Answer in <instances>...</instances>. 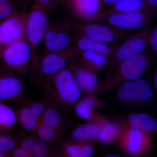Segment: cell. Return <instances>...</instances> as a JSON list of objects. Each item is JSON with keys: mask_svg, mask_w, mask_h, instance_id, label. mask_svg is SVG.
I'll use <instances>...</instances> for the list:
<instances>
[{"mask_svg": "<svg viewBox=\"0 0 157 157\" xmlns=\"http://www.w3.org/2000/svg\"><path fill=\"white\" fill-rule=\"evenodd\" d=\"M79 56L72 46L58 52H44L38 56L31 64L32 78L39 86L75 61Z\"/></svg>", "mask_w": 157, "mask_h": 157, "instance_id": "cell-1", "label": "cell"}, {"mask_svg": "<svg viewBox=\"0 0 157 157\" xmlns=\"http://www.w3.org/2000/svg\"><path fill=\"white\" fill-rule=\"evenodd\" d=\"M42 86L47 97L63 107L76 104L81 98V91L70 65L61 70Z\"/></svg>", "mask_w": 157, "mask_h": 157, "instance_id": "cell-2", "label": "cell"}, {"mask_svg": "<svg viewBox=\"0 0 157 157\" xmlns=\"http://www.w3.org/2000/svg\"><path fill=\"white\" fill-rule=\"evenodd\" d=\"M48 9L34 5L28 13L26 22V37L32 52L31 63L39 56L38 48L44 39L49 25Z\"/></svg>", "mask_w": 157, "mask_h": 157, "instance_id": "cell-3", "label": "cell"}, {"mask_svg": "<svg viewBox=\"0 0 157 157\" xmlns=\"http://www.w3.org/2000/svg\"><path fill=\"white\" fill-rule=\"evenodd\" d=\"M32 52L26 39H20L10 44L3 51L0 66L23 76L31 68Z\"/></svg>", "mask_w": 157, "mask_h": 157, "instance_id": "cell-4", "label": "cell"}, {"mask_svg": "<svg viewBox=\"0 0 157 157\" xmlns=\"http://www.w3.org/2000/svg\"><path fill=\"white\" fill-rule=\"evenodd\" d=\"M156 13L144 9L133 12L98 14L94 21L104 20L113 27L123 30H139L145 27Z\"/></svg>", "mask_w": 157, "mask_h": 157, "instance_id": "cell-5", "label": "cell"}, {"mask_svg": "<svg viewBox=\"0 0 157 157\" xmlns=\"http://www.w3.org/2000/svg\"><path fill=\"white\" fill-rule=\"evenodd\" d=\"M69 23L72 29L76 31L78 35L107 44L123 38L126 34V31L93 22L91 21L81 20Z\"/></svg>", "mask_w": 157, "mask_h": 157, "instance_id": "cell-6", "label": "cell"}, {"mask_svg": "<svg viewBox=\"0 0 157 157\" xmlns=\"http://www.w3.org/2000/svg\"><path fill=\"white\" fill-rule=\"evenodd\" d=\"M27 12L20 11L0 22V57L10 44L20 39H26V22Z\"/></svg>", "mask_w": 157, "mask_h": 157, "instance_id": "cell-7", "label": "cell"}, {"mask_svg": "<svg viewBox=\"0 0 157 157\" xmlns=\"http://www.w3.org/2000/svg\"><path fill=\"white\" fill-rule=\"evenodd\" d=\"M149 63L148 55L144 52L121 62L109 83L115 84L121 81L140 79L147 70Z\"/></svg>", "mask_w": 157, "mask_h": 157, "instance_id": "cell-8", "label": "cell"}, {"mask_svg": "<svg viewBox=\"0 0 157 157\" xmlns=\"http://www.w3.org/2000/svg\"><path fill=\"white\" fill-rule=\"evenodd\" d=\"M23 76L0 66V101L20 104L25 97Z\"/></svg>", "mask_w": 157, "mask_h": 157, "instance_id": "cell-9", "label": "cell"}, {"mask_svg": "<svg viewBox=\"0 0 157 157\" xmlns=\"http://www.w3.org/2000/svg\"><path fill=\"white\" fill-rule=\"evenodd\" d=\"M152 29L144 27L132 34L122 44L116 48L113 55V65L144 52L148 44L149 38Z\"/></svg>", "mask_w": 157, "mask_h": 157, "instance_id": "cell-10", "label": "cell"}, {"mask_svg": "<svg viewBox=\"0 0 157 157\" xmlns=\"http://www.w3.org/2000/svg\"><path fill=\"white\" fill-rule=\"evenodd\" d=\"M72 29L69 22H55L48 25L44 38V52L67 50L73 44Z\"/></svg>", "mask_w": 157, "mask_h": 157, "instance_id": "cell-11", "label": "cell"}, {"mask_svg": "<svg viewBox=\"0 0 157 157\" xmlns=\"http://www.w3.org/2000/svg\"><path fill=\"white\" fill-rule=\"evenodd\" d=\"M119 98L127 102L150 100L153 95L152 90L148 82L143 79L126 81L119 89Z\"/></svg>", "mask_w": 157, "mask_h": 157, "instance_id": "cell-12", "label": "cell"}, {"mask_svg": "<svg viewBox=\"0 0 157 157\" xmlns=\"http://www.w3.org/2000/svg\"><path fill=\"white\" fill-rule=\"evenodd\" d=\"M18 145L29 152L32 157H59L56 149L53 148L34 134L23 131L16 133Z\"/></svg>", "mask_w": 157, "mask_h": 157, "instance_id": "cell-13", "label": "cell"}, {"mask_svg": "<svg viewBox=\"0 0 157 157\" xmlns=\"http://www.w3.org/2000/svg\"><path fill=\"white\" fill-rule=\"evenodd\" d=\"M74 77L80 90L85 93L93 92L98 84V78L94 71L74 61L70 64Z\"/></svg>", "mask_w": 157, "mask_h": 157, "instance_id": "cell-14", "label": "cell"}, {"mask_svg": "<svg viewBox=\"0 0 157 157\" xmlns=\"http://www.w3.org/2000/svg\"><path fill=\"white\" fill-rule=\"evenodd\" d=\"M101 4L100 0H71L68 4L76 17L93 21L100 12Z\"/></svg>", "mask_w": 157, "mask_h": 157, "instance_id": "cell-15", "label": "cell"}, {"mask_svg": "<svg viewBox=\"0 0 157 157\" xmlns=\"http://www.w3.org/2000/svg\"><path fill=\"white\" fill-rule=\"evenodd\" d=\"M72 46L79 55L82 52L90 50L100 52L109 57L113 55L116 48L107 43L81 35H78L76 39H73Z\"/></svg>", "mask_w": 157, "mask_h": 157, "instance_id": "cell-16", "label": "cell"}, {"mask_svg": "<svg viewBox=\"0 0 157 157\" xmlns=\"http://www.w3.org/2000/svg\"><path fill=\"white\" fill-rule=\"evenodd\" d=\"M60 157H89L94 153L92 147L84 142L70 140L60 142L56 148Z\"/></svg>", "mask_w": 157, "mask_h": 157, "instance_id": "cell-17", "label": "cell"}, {"mask_svg": "<svg viewBox=\"0 0 157 157\" xmlns=\"http://www.w3.org/2000/svg\"><path fill=\"white\" fill-rule=\"evenodd\" d=\"M19 104V107L15 110L17 121L19 122L23 131L29 134H33L40 120L32 111L25 97Z\"/></svg>", "mask_w": 157, "mask_h": 157, "instance_id": "cell-18", "label": "cell"}, {"mask_svg": "<svg viewBox=\"0 0 157 157\" xmlns=\"http://www.w3.org/2000/svg\"><path fill=\"white\" fill-rule=\"evenodd\" d=\"M33 134L55 149L63 140L64 133L40 121Z\"/></svg>", "mask_w": 157, "mask_h": 157, "instance_id": "cell-19", "label": "cell"}, {"mask_svg": "<svg viewBox=\"0 0 157 157\" xmlns=\"http://www.w3.org/2000/svg\"><path fill=\"white\" fill-rule=\"evenodd\" d=\"M59 106L52 100L40 121L64 133V121Z\"/></svg>", "mask_w": 157, "mask_h": 157, "instance_id": "cell-20", "label": "cell"}, {"mask_svg": "<svg viewBox=\"0 0 157 157\" xmlns=\"http://www.w3.org/2000/svg\"><path fill=\"white\" fill-rule=\"evenodd\" d=\"M101 127L96 124H82L73 130L70 140L78 142L86 141L98 138Z\"/></svg>", "mask_w": 157, "mask_h": 157, "instance_id": "cell-21", "label": "cell"}, {"mask_svg": "<svg viewBox=\"0 0 157 157\" xmlns=\"http://www.w3.org/2000/svg\"><path fill=\"white\" fill-rule=\"evenodd\" d=\"M79 56L83 66L94 71L105 67L109 57L103 54L90 50L82 52Z\"/></svg>", "mask_w": 157, "mask_h": 157, "instance_id": "cell-22", "label": "cell"}, {"mask_svg": "<svg viewBox=\"0 0 157 157\" xmlns=\"http://www.w3.org/2000/svg\"><path fill=\"white\" fill-rule=\"evenodd\" d=\"M128 121L131 126L140 131L154 132L157 128L156 120L147 113H134L129 116Z\"/></svg>", "mask_w": 157, "mask_h": 157, "instance_id": "cell-23", "label": "cell"}, {"mask_svg": "<svg viewBox=\"0 0 157 157\" xmlns=\"http://www.w3.org/2000/svg\"><path fill=\"white\" fill-rule=\"evenodd\" d=\"M17 122L15 110L0 101V132H12Z\"/></svg>", "mask_w": 157, "mask_h": 157, "instance_id": "cell-24", "label": "cell"}, {"mask_svg": "<svg viewBox=\"0 0 157 157\" xmlns=\"http://www.w3.org/2000/svg\"><path fill=\"white\" fill-rule=\"evenodd\" d=\"M146 9L144 0H121L113 5L111 9L101 11L98 14L133 12Z\"/></svg>", "mask_w": 157, "mask_h": 157, "instance_id": "cell-25", "label": "cell"}, {"mask_svg": "<svg viewBox=\"0 0 157 157\" xmlns=\"http://www.w3.org/2000/svg\"><path fill=\"white\" fill-rule=\"evenodd\" d=\"M18 146V138L16 133L0 132V152L10 155Z\"/></svg>", "mask_w": 157, "mask_h": 157, "instance_id": "cell-26", "label": "cell"}, {"mask_svg": "<svg viewBox=\"0 0 157 157\" xmlns=\"http://www.w3.org/2000/svg\"><path fill=\"white\" fill-rule=\"evenodd\" d=\"M95 104V100L85 98L78 101L75 105L74 110L78 117L89 120L93 117V109Z\"/></svg>", "mask_w": 157, "mask_h": 157, "instance_id": "cell-27", "label": "cell"}, {"mask_svg": "<svg viewBox=\"0 0 157 157\" xmlns=\"http://www.w3.org/2000/svg\"><path fill=\"white\" fill-rule=\"evenodd\" d=\"M143 136L141 132L134 128L129 132L127 147L128 151L133 154L138 153L141 150L143 144Z\"/></svg>", "mask_w": 157, "mask_h": 157, "instance_id": "cell-28", "label": "cell"}, {"mask_svg": "<svg viewBox=\"0 0 157 157\" xmlns=\"http://www.w3.org/2000/svg\"><path fill=\"white\" fill-rule=\"evenodd\" d=\"M120 133V128L116 124L107 122L101 127V132L98 138L100 141L108 143L117 138Z\"/></svg>", "mask_w": 157, "mask_h": 157, "instance_id": "cell-29", "label": "cell"}, {"mask_svg": "<svg viewBox=\"0 0 157 157\" xmlns=\"http://www.w3.org/2000/svg\"><path fill=\"white\" fill-rule=\"evenodd\" d=\"M25 98L32 111L40 121L52 100L47 96L46 98L39 100Z\"/></svg>", "mask_w": 157, "mask_h": 157, "instance_id": "cell-30", "label": "cell"}, {"mask_svg": "<svg viewBox=\"0 0 157 157\" xmlns=\"http://www.w3.org/2000/svg\"><path fill=\"white\" fill-rule=\"evenodd\" d=\"M20 0H0V22L10 15L20 11Z\"/></svg>", "mask_w": 157, "mask_h": 157, "instance_id": "cell-31", "label": "cell"}, {"mask_svg": "<svg viewBox=\"0 0 157 157\" xmlns=\"http://www.w3.org/2000/svg\"><path fill=\"white\" fill-rule=\"evenodd\" d=\"M148 44L151 50L155 53L157 52V28L156 26L152 29L149 38Z\"/></svg>", "mask_w": 157, "mask_h": 157, "instance_id": "cell-32", "label": "cell"}, {"mask_svg": "<svg viewBox=\"0 0 157 157\" xmlns=\"http://www.w3.org/2000/svg\"><path fill=\"white\" fill-rule=\"evenodd\" d=\"M34 5L41 6L48 9L49 11L56 6L57 0H33Z\"/></svg>", "mask_w": 157, "mask_h": 157, "instance_id": "cell-33", "label": "cell"}, {"mask_svg": "<svg viewBox=\"0 0 157 157\" xmlns=\"http://www.w3.org/2000/svg\"><path fill=\"white\" fill-rule=\"evenodd\" d=\"M11 155L13 157H32L29 152L19 145L14 149Z\"/></svg>", "mask_w": 157, "mask_h": 157, "instance_id": "cell-34", "label": "cell"}, {"mask_svg": "<svg viewBox=\"0 0 157 157\" xmlns=\"http://www.w3.org/2000/svg\"><path fill=\"white\" fill-rule=\"evenodd\" d=\"M144 2L146 9L157 12V0H144Z\"/></svg>", "mask_w": 157, "mask_h": 157, "instance_id": "cell-35", "label": "cell"}, {"mask_svg": "<svg viewBox=\"0 0 157 157\" xmlns=\"http://www.w3.org/2000/svg\"><path fill=\"white\" fill-rule=\"evenodd\" d=\"M101 2L107 5H114L121 0H100Z\"/></svg>", "mask_w": 157, "mask_h": 157, "instance_id": "cell-36", "label": "cell"}, {"mask_svg": "<svg viewBox=\"0 0 157 157\" xmlns=\"http://www.w3.org/2000/svg\"><path fill=\"white\" fill-rule=\"evenodd\" d=\"M157 71H156L155 73V74L154 76V84L155 88L156 89V90H157Z\"/></svg>", "mask_w": 157, "mask_h": 157, "instance_id": "cell-37", "label": "cell"}, {"mask_svg": "<svg viewBox=\"0 0 157 157\" xmlns=\"http://www.w3.org/2000/svg\"><path fill=\"white\" fill-rule=\"evenodd\" d=\"M11 156L10 155L6 154L0 152V157H10Z\"/></svg>", "mask_w": 157, "mask_h": 157, "instance_id": "cell-38", "label": "cell"}, {"mask_svg": "<svg viewBox=\"0 0 157 157\" xmlns=\"http://www.w3.org/2000/svg\"><path fill=\"white\" fill-rule=\"evenodd\" d=\"M107 157H120V156H118L116 155H109L107 156Z\"/></svg>", "mask_w": 157, "mask_h": 157, "instance_id": "cell-39", "label": "cell"}, {"mask_svg": "<svg viewBox=\"0 0 157 157\" xmlns=\"http://www.w3.org/2000/svg\"><path fill=\"white\" fill-rule=\"evenodd\" d=\"M62 2H63L67 3V4H68L69 2H70L71 0H61Z\"/></svg>", "mask_w": 157, "mask_h": 157, "instance_id": "cell-40", "label": "cell"}]
</instances>
